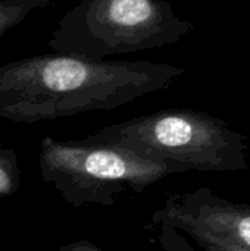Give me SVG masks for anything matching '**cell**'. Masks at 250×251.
I'll list each match as a JSON object with an SVG mask.
<instances>
[{"instance_id":"cell-1","label":"cell","mask_w":250,"mask_h":251,"mask_svg":"<svg viewBox=\"0 0 250 251\" xmlns=\"http://www.w3.org/2000/svg\"><path fill=\"white\" fill-rule=\"evenodd\" d=\"M184 68L147 60H94L52 53L0 66V118L37 124L112 110L172 85Z\"/></svg>"},{"instance_id":"cell-2","label":"cell","mask_w":250,"mask_h":251,"mask_svg":"<svg viewBox=\"0 0 250 251\" xmlns=\"http://www.w3.org/2000/svg\"><path fill=\"white\" fill-rule=\"evenodd\" d=\"M84 140L113 144L183 172H239L249 166V138L224 119L190 109H165L108 125Z\"/></svg>"},{"instance_id":"cell-3","label":"cell","mask_w":250,"mask_h":251,"mask_svg":"<svg viewBox=\"0 0 250 251\" xmlns=\"http://www.w3.org/2000/svg\"><path fill=\"white\" fill-rule=\"evenodd\" d=\"M194 25L167 0H81L52 32L55 53L94 60L178 43Z\"/></svg>"},{"instance_id":"cell-4","label":"cell","mask_w":250,"mask_h":251,"mask_svg":"<svg viewBox=\"0 0 250 251\" xmlns=\"http://www.w3.org/2000/svg\"><path fill=\"white\" fill-rule=\"evenodd\" d=\"M38 169L43 181L75 209L113 206L127 190L141 194L162 178L183 172L119 146L52 137L40 144Z\"/></svg>"},{"instance_id":"cell-5","label":"cell","mask_w":250,"mask_h":251,"mask_svg":"<svg viewBox=\"0 0 250 251\" xmlns=\"http://www.w3.org/2000/svg\"><path fill=\"white\" fill-rule=\"evenodd\" d=\"M152 224L168 225L197 247L212 244L233 251H250V206L236 203L202 187L171 194L152 213Z\"/></svg>"},{"instance_id":"cell-6","label":"cell","mask_w":250,"mask_h":251,"mask_svg":"<svg viewBox=\"0 0 250 251\" xmlns=\"http://www.w3.org/2000/svg\"><path fill=\"white\" fill-rule=\"evenodd\" d=\"M59 0H0V37L21 24L29 13Z\"/></svg>"},{"instance_id":"cell-7","label":"cell","mask_w":250,"mask_h":251,"mask_svg":"<svg viewBox=\"0 0 250 251\" xmlns=\"http://www.w3.org/2000/svg\"><path fill=\"white\" fill-rule=\"evenodd\" d=\"M21 185L18 156L12 149L0 143V197L13 196Z\"/></svg>"},{"instance_id":"cell-8","label":"cell","mask_w":250,"mask_h":251,"mask_svg":"<svg viewBox=\"0 0 250 251\" xmlns=\"http://www.w3.org/2000/svg\"><path fill=\"white\" fill-rule=\"evenodd\" d=\"M156 240L162 251H202L194 247L187 237L168 225H156Z\"/></svg>"},{"instance_id":"cell-9","label":"cell","mask_w":250,"mask_h":251,"mask_svg":"<svg viewBox=\"0 0 250 251\" xmlns=\"http://www.w3.org/2000/svg\"><path fill=\"white\" fill-rule=\"evenodd\" d=\"M57 251H103L99 246H96L94 243L88 241V240H78V241H72L68 244H63L59 247Z\"/></svg>"},{"instance_id":"cell-10","label":"cell","mask_w":250,"mask_h":251,"mask_svg":"<svg viewBox=\"0 0 250 251\" xmlns=\"http://www.w3.org/2000/svg\"><path fill=\"white\" fill-rule=\"evenodd\" d=\"M199 249L202 251H233L228 250V249H224V247L212 246V244H203V246H199Z\"/></svg>"}]
</instances>
